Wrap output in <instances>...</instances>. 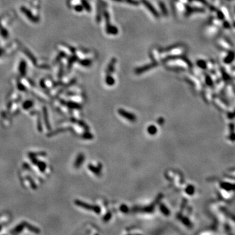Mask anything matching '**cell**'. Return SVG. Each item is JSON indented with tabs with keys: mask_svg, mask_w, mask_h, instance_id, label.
Instances as JSON below:
<instances>
[{
	"mask_svg": "<svg viewBox=\"0 0 235 235\" xmlns=\"http://www.w3.org/2000/svg\"><path fill=\"white\" fill-rule=\"evenodd\" d=\"M120 113H121L122 116H123V117H126V118L129 119V120H134V118H135L134 116H133L132 115H130V114L127 113V112H124V111H122V110H120Z\"/></svg>",
	"mask_w": 235,
	"mask_h": 235,
	"instance_id": "1",
	"label": "cell"
},
{
	"mask_svg": "<svg viewBox=\"0 0 235 235\" xmlns=\"http://www.w3.org/2000/svg\"><path fill=\"white\" fill-rule=\"evenodd\" d=\"M148 132L151 134H154L156 133V128H155L154 126H150L149 128H148Z\"/></svg>",
	"mask_w": 235,
	"mask_h": 235,
	"instance_id": "2",
	"label": "cell"
}]
</instances>
